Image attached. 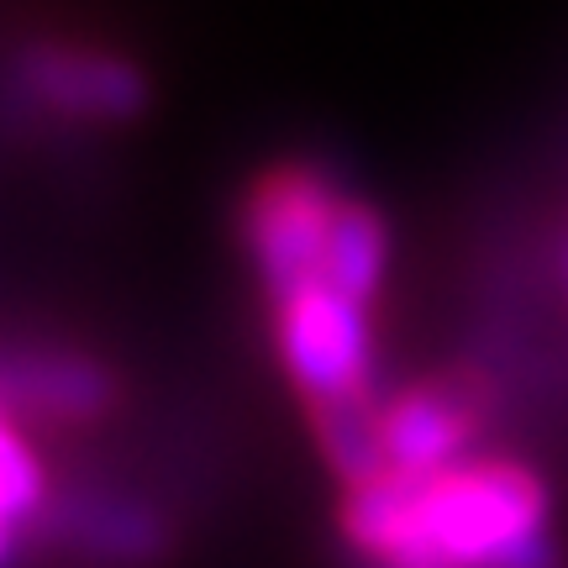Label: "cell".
<instances>
[{
    "label": "cell",
    "instance_id": "9c48e42d",
    "mask_svg": "<svg viewBox=\"0 0 568 568\" xmlns=\"http://www.w3.org/2000/svg\"><path fill=\"white\" fill-rule=\"evenodd\" d=\"M74 537H80L90 552H105V558H126L138 564L148 552L159 548V531L148 516L138 510H122V506H84L74 516Z\"/></svg>",
    "mask_w": 568,
    "mask_h": 568
},
{
    "label": "cell",
    "instance_id": "277c9868",
    "mask_svg": "<svg viewBox=\"0 0 568 568\" xmlns=\"http://www.w3.org/2000/svg\"><path fill=\"white\" fill-rule=\"evenodd\" d=\"M468 432H474V400L453 385L410 389L406 400L385 410V453L389 474L400 479H437L458 468Z\"/></svg>",
    "mask_w": 568,
    "mask_h": 568
},
{
    "label": "cell",
    "instance_id": "5b68a950",
    "mask_svg": "<svg viewBox=\"0 0 568 568\" xmlns=\"http://www.w3.org/2000/svg\"><path fill=\"white\" fill-rule=\"evenodd\" d=\"M21 74L48 105L80 116H138L148 84L126 59L80 53V48H38L21 59Z\"/></svg>",
    "mask_w": 568,
    "mask_h": 568
},
{
    "label": "cell",
    "instance_id": "7a4b0ae2",
    "mask_svg": "<svg viewBox=\"0 0 568 568\" xmlns=\"http://www.w3.org/2000/svg\"><path fill=\"white\" fill-rule=\"evenodd\" d=\"M280 358L311 406L358 400L368 385V326L364 305L337 290L311 284L280 301Z\"/></svg>",
    "mask_w": 568,
    "mask_h": 568
},
{
    "label": "cell",
    "instance_id": "8fae6325",
    "mask_svg": "<svg viewBox=\"0 0 568 568\" xmlns=\"http://www.w3.org/2000/svg\"><path fill=\"white\" fill-rule=\"evenodd\" d=\"M6 558H11V527L0 521V568H6Z\"/></svg>",
    "mask_w": 568,
    "mask_h": 568
},
{
    "label": "cell",
    "instance_id": "3957f363",
    "mask_svg": "<svg viewBox=\"0 0 568 568\" xmlns=\"http://www.w3.org/2000/svg\"><path fill=\"white\" fill-rule=\"evenodd\" d=\"M337 205L343 201H332L326 184L311 180V174H280L253 195L247 243H253V258L264 268V284L280 301L322 284V253Z\"/></svg>",
    "mask_w": 568,
    "mask_h": 568
},
{
    "label": "cell",
    "instance_id": "ba28073f",
    "mask_svg": "<svg viewBox=\"0 0 568 568\" xmlns=\"http://www.w3.org/2000/svg\"><path fill=\"white\" fill-rule=\"evenodd\" d=\"M0 395H17L27 406L59 410V416H84V410H101L105 379L101 368L80 358H27V364L0 368Z\"/></svg>",
    "mask_w": 568,
    "mask_h": 568
},
{
    "label": "cell",
    "instance_id": "6da1fadb",
    "mask_svg": "<svg viewBox=\"0 0 568 568\" xmlns=\"http://www.w3.org/2000/svg\"><path fill=\"white\" fill-rule=\"evenodd\" d=\"M343 531L374 568H558L548 495L510 464H458L437 479L385 474L347 489Z\"/></svg>",
    "mask_w": 568,
    "mask_h": 568
},
{
    "label": "cell",
    "instance_id": "8992f818",
    "mask_svg": "<svg viewBox=\"0 0 568 568\" xmlns=\"http://www.w3.org/2000/svg\"><path fill=\"white\" fill-rule=\"evenodd\" d=\"M311 422H316V443H322V458L332 464V474H337L347 489L379 485V479L389 474L385 410H374L364 395H358V400H332V406H311Z\"/></svg>",
    "mask_w": 568,
    "mask_h": 568
},
{
    "label": "cell",
    "instance_id": "30bf717a",
    "mask_svg": "<svg viewBox=\"0 0 568 568\" xmlns=\"http://www.w3.org/2000/svg\"><path fill=\"white\" fill-rule=\"evenodd\" d=\"M42 506V468L38 458L17 443V432L0 422V521L17 527L21 516Z\"/></svg>",
    "mask_w": 568,
    "mask_h": 568
},
{
    "label": "cell",
    "instance_id": "52a82bcc",
    "mask_svg": "<svg viewBox=\"0 0 568 568\" xmlns=\"http://www.w3.org/2000/svg\"><path fill=\"white\" fill-rule=\"evenodd\" d=\"M385 274V222L368 211V205L343 201L326 232V253H322V284L337 290L343 301L364 305L374 295V284Z\"/></svg>",
    "mask_w": 568,
    "mask_h": 568
}]
</instances>
